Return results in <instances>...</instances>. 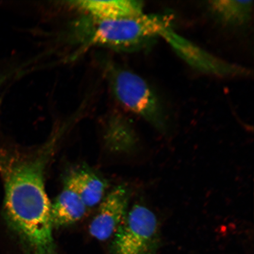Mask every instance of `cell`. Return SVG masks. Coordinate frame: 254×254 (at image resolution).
Listing matches in <instances>:
<instances>
[{"label": "cell", "mask_w": 254, "mask_h": 254, "mask_svg": "<svg viewBox=\"0 0 254 254\" xmlns=\"http://www.w3.org/2000/svg\"><path fill=\"white\" fill-rule=\"evenodd\" d=\"M105 133L108 144L117 151H131L138 145L134 128L122 114L114 113L108 118Z\"/></svg>", "instance_id": "10"}, {"label": "cell", "mask_w": 254, "mask_h": 254, "mask_svg": "<svg viewBox=\"0 0 254 254\" xmlns=\"http://www.w3.org/2000/svg\"><path fill=\"white\" fill-rule=\"evenodd\" d=\"M87 209L71 174L66 179L62 192L51 205L53 227H66L75 223L84 217Z\"/></svg>", "instance_id": "8"}, {"label": "cell", "mask_w": 254, "mask_h": 254, "mask_svg": "<svg viewBox=\"0 0 254 254\" xmlns=\"http://www.w3.org/2000/svg\"><path fill=\"white\" fill-rule=\"evenodd\" d=\"M8 75V74H0V87H1V85L4 83L6 79H7Z\"/></svg>", "instance_id": "12"}, {"label": "cell", "mask_w": 254, "mask_h": 254, "mask_svg": "<svg viewBox=\"0 0 254 254\" xmlns=\"http://www.w3.org/2000/svg\"><path fill=\"white\" fill-rule=\"evenodd\" d=\"M71 176L76 189L87 208L100 204L107 190L105 181L88 170L75 171Z\"/></svg>", "instance_id": "11"}, {"label": "cell", "mask_w": 254, "mask_h": 254, "mask_svg": "<svg viewBox=\"0 0 254 254\" xmlns=\"http://www.w3.org/2000/svg\"><path fill=\"white\" fill-rule=\"evenodd\" d=\"M160 37L184 62L203 74L221 78L246 77L250 74L249 69L218 58L177 33L171 24L162 30Z\"/></svg>", "instance_id": "5"}, {"label": "cell", "mask_w": 254, "mask_h": 254, "mask_svg": "<svg viewBox=\"0 0 254 254\" xmlns=\"http://www.w3.org/2000/svg\"><path fill=\"white\" fill-rule=\"evenodd\" d=\"M130 197L131 192L123 185L105 196L89 227L91 236L99 241L114 236L128 211Z\"/></svg>", "instance_id": "6"}, {"label": "cell", "mask_w": 254, "mask_h": 254, "mask_svg": "<svg viewBox=\"0 0 254 254\" xmlns=\"http://www.w3.org/2000/svg\"><path fill=\"white\" fill-rule=\"evenodd\" d=\"M252 0H213L208 8L218 21L227 26L240 27L249 23L253 10Z\"/></svg>", "instance_id": "9"}, {"label": "cell", "mask_w": 254, "mask_h": 254, "mask_svg": "<svg viewBox=\"0 0 254 254\" xmlns=\"http://www.w3.org/2000/svg\"><path fill=\"white\" fill-rule=\"evenodd\" d=\"M68 5L88 17L100 20H117L133 18L144 14V4L141 1L116 0V1H69Z\"/></svg>", "instance_id": "7"}, {"label": "cell", "mask_w": 254, "mask_h": 254, "mask_svg": "<svg viewBox=\"0 0 254 254\" xmlns=\"http://www.w3.org/2000/svg\"><path fill=\"white\" fill-rule=\"evenodd\" d=\"M170 20L166 16L154 14L117 20H100L84 15L73 22L68 35L72 43L85 47L134 52L160 37L162 30L171 24Z\"/></svg>", "instance_id": "2"}, {"label": "cell", "mask_w": 254, "mask_h": 254, "mask_svg": "<svg viewBox=\"0 0 254 254\" xmlns=\"http://www.w3.org/2000/svg\"><path fill=\"white\" fill-rule=\"evenodd\" d=\"M57 136L33 154L0 147L4 186L3 213L8 227L31 254H58L44 172Z\"/></svg>", "instance_id": "1"}, {"label": "cell", "mask_w": 254, "mask_h": 254, "mask_svg": "<svg viewBox=\"0 0 254 254\" xmlns=\"http://www.w3.org/2000/svg\"><path fill=\"white\" fill-rule=\"evenodd\" d=\"M105 74L114 97L124 109L140 117L158 131H167L164 108L144 78L114 63L105 65Z\"/></svg>", "instance_id": "3"}, {"label": "cell", "mask_w": 254, "mask_h": 254, "mask_svg": "<svg viewBox=\"0 0 254 254\" xmlns=\"http://www.w3.org/2000/svg\"><path fill=\"white\" fill-rule=\"evenodd\" d=\"M113 237L112 254H154L160 240L156 215L147 206L135 204Z\"/></svg>", "instance_id": "4"}]
</instances>
